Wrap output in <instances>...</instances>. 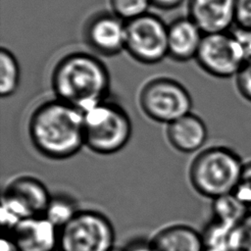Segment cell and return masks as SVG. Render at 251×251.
I'll return each mask as SVG.
<instances>
[{
  "instance_id": "obj_7",
  "label": "cell",
  "mask_w": 251,
  "mask_h": 251,
  "mask_svg": "<svg viewBox=\"0 0 251 251\" xmlns=\"http://www.w3.org/2000/svg\"><path fill=\"white\" fill-rule=\"evenodd\" d=\"M125 50L142 64L161 62L168 56V25L151 13L126 22Z\"/></svg>"
},
{
  "instance_id": "obj_2",
  "label": "cell",
  "mask_w": 251,
  "mask_h": 251,
  "mask_svg": "<svg viewBox=\"0 0 251 251\" xmlns=\"http://www.w3.org/2000/svg\"><path fill=\"white\" fill-rule=\"evenodd\" d=\"M110 84L107 67L86 52H74L61 58L51 75L56 99L82 112L107 100Z\"/></svg>"
},
{
  "instance_id": "obj_6",
  "label": "cell",
  "mask_w": 251,
  "mask_h": 251,
  "mask_svg": "<svg viewBox=\"0 0 251 251\" xmlns=\"http://www.w3.org/2000/svg\"><path fill=\"white\" fill-rule=\"evenodd\" d=\"M115 228L103 214L84 210L60 228L59 251H111Z\"/></svg>"
},
{
  "instance_id": "obj_29",
  "label": "cell",
  "mask_w": 251,
  "mask_h": 251,
  "mask_svg": "<svg viewBox=\"0 0 251 251\" xmlns=\"http://www.w3.org/2000/svg\"><path fill=\"white\" fill-rule=\"evenodd\" d=\"M203 251H221V250H217V249H213V248H207V247H204Z\"/></svg>"
},
{
  "instance_id": "obj_4",
  "label": "cell",
  "mask_w": 251,
  "mask_h": 251,
  "mask_svg": "<svg viewBox=\"0 0 251 251\" xmlns=\"http://www.w3.org/2000/svg\"><path fill=\"white\" fill-rule=\"evenodd\" d=\"M85 146L92 152L111 155L128 143L132 126L126 112L107 100L83 112Z\"/></svg>"
},
{
  "instance_id": "obj_10",
  "label": "cell",
  "mask_w": 251,
  "mask_h": 251,
  "mask_svg": "<svg viewBox=\"0 0 251 251\" xmlns=\"http://www.w3.org/2000/svg\"><path fill=\"white\" fill-rule=\"evenodd\" d=\"M20 251L59 250L60 229L44 216L22 221L10 233Z\"/></svg>"
},
{
  "instance_id": "obj_23",
  "label": "cell",
  "mask_w": 251,
  "mask_h": 251,
  "mask_svg": "<svg viewBox=\"0 0 251 251\" xmlns=\"http://www.w3.org/2000/svg\"><path fill=\"white\" fill-rule=\"evenodd\" d=\"M234 78L239 94L245 100L251 102V60L244 63Z\"/></svg>"
},
{
  "instance_id": "obj_1",
  "label": "cell",
  "mask_w": 251,
  "mask_h": 251,
  "mask_svg": "<svg viewBox=\"0 0 251 251\" xmlns=\"http://www.w3.org/2000/svg\"><path fill=\"white\" fill-rule=\"evenodd\" d=\"M28 133L33 146L44 157L69 159L85 145L83 112L59 99L46 101L32 112Z\"/></svg>"
},
{
  "instance_id": "obj_28",
  "label": "cell",
  "mask_w": 251,
  "mask_h": 251,
  "mask_svg": "<svg viewBox=\"0 0 251 251\" xmlns=\"http://www.w3.org/2000/svg\"><path fill=\"white\" fill-rule=\"evenodd\" d=\"M125 249L126 251H155L150 244V241H135Z\"/></svg>"
},
{
  "instance_id": "obj_26",
  "label": "cell",
  "mask_w": 251,
  "mask_h": 251,
  "mask_svg": "<svg viewBox=\"0 0 251 251\" xmlns=\"http://www.w3.org/2000/svg\"><path fill=\"white\" fill-rule=\"evenodd\" d=\"M185 0H151V4L162 10H173L180 6Z\"/></svg>"
},
{
  "instance_id": "obj_8",
  "label": "cell",
  "mask_w": 251,
  "mask_h": 251,
  "mask_svg": "<svg viewBox=\"0 0 251 251\" xmlns=\"http://www.w3.org/2000/svg\"><path fill=\"white\" fill-rule=\"evenodd\" d=\"M195 59L205 73L218 78L235 77L246 62L230 30L204 34Z\"/></svg>"
},
{
  "instance_id": "obj_5",
  "label": "cell",
  "mask_w": 251,
  "mask_h": 251,
  "mask_svg": "<svg viewBox=\"0 0 251 251\" xmlns=\"http://www.w3.org/2000/svg\"><path fill=\"white\" fill-rule=\"evenodd\" d=\"M139 105L149 119L169 125L191 113L192 98L180 82L162 76L143 85L139 94Z\"/></svg>"
},
{
  "instance_id": "obj_3",
  "label": "cell",
  "mask_w": 251,
  "mask_h": 251,
  "mask_svg": "<svg viewBox=\"0 0 251 251\" xmlns=\"http://www.w3.org/2000/svg\"><path fill=\"white\" fill-rule=\"evenodd\" d=\"M243 166L240 156L232 149L226 146L208 147L193 159L189 180L199 194L213 200L234 191Z\"/></svg>"
},
{
  "instance_id": "obj_30",
  "label": "cell",
  "mask_w": 251,
  "mask_h": 251,
  "mask_svg": "<svg viewBox=\"0 0 251 251\" xmlns=\"http://www.w3.org/2000/svg\"><path fill=\"white\" fill-rule=\"evenodd\" d=\"M111 251H126V249H122V248H117V247H114Z\"/></svg>"
},
{
  "instance_id": "obj_24",
  "label": "cell",
  "mask_w": 251,
  "mask_h": 251,
  "mask_svg": "<svg viewBox=\"0 0 251 251\" xmlns=\"http://www.w3.org/2000/svg\"><path fill=\"white\" fill-rule=\"evenodd\" d=\"M230 31L239 43L245 60H251V26L234 25Z\"/></svg>"
},
{
  "instance_id": "obj_18",
  "label": "cell",
  "mask_w": 251,
  "mask_h": 251,
  "mask_svg": "<svg viewBox=\"0 0 251 251\" xmlns=\"http://www.w3.org/2000/svg\"><path fill=\"white\" fill-rule=\"evenodd\" d=\"M77 212L78 210H76L75 205L70 198L55 196L51 197L43 216L60 229L67 225Z\"/></svg>"
},
{
  "instance_id": "obj_12",
  "label": "cell",
  "mask_w": 251,
  "mask_h": 251,
  "mask_svg": "<svg viewBox=\"0 0 251 251\" xmlns=\"http://www.w3.org/2000/svg\"><path fill=\"white\" fill-rule=\"evenodd\" d=\"M204 32L187 16L168 25V56L176 62L196 58Z\"/></svg>"
},
{
  "instance_id": "obj_17",
  "label": "cell",
  "mask_w": 251,
  "mask_h": 251,
  "mask_svg": "<svg viewBox=\"0 0 251 251\" xmlns=\"http://www.w3.org/2000/svg\"><path fill=\"white\" fill-rule=\"evenodd\" d=\"M21 70L15 55L7 48L0 51V94L1 97H10L20 84Z\"/></svg>"
},
{
  "instance_id": "obj_16",
  "label": "cell",
  "mask_w": 251,
  "mask_h": 251,
  "mask_svg": "<svg viewBox=\"0 0 251 251\" xmlns=\"http://www.w3.org/2000/svg\"><path fill=\"white\" fill-rule=\"evenodd\" d=\"M249 211V208L245 206L233 193L213 199V219L230 227L237 225Z\"/></svg>"
},
{
  "instance_id": "obj_21",
  "label": "cell",
  "mask_w": 251,
  "mask_h": 251,
  "mask_svg": "<svg viewBox=\"0 0 251 251\" xmlns=\"http://www.w3.org/2000/svg\"><path fill=\"white\" fill-rule=\"evenodd\" d=\"M227 251H251V211L231 228Z\"/></svg>"
},
{
  "instance_id": "obj_11",
  "label": "cell",
  "mask_w": 251,
  "mask_h": 251,
  "mask_svg": "<svg viewBox=\"0 0 251 251\" xmlns=\"http://www.w3.org/2000/svg\"><path fill=\"white\" fill-rule=\"evenodd\" d=\"M236 0H188V17L207 33L230 30L235 25Z\"/></svg>"
},
{
  "instance_id": "obj_9",
  "label": "cell",
  "mask_w": 251,
  "mask_h": 251,
  "mask_svg": "<svg viewBox=\"0 0 251 251\" xmlns=\"http://www.w3.org/2000/svg\"><path fill=\"white\" fill-rule=\"evenodd\" d=\"M126 23L113 13L95 15L85 25V42L100 55H117L126 48Z\"/></svg>"
},
{
  "instance_id": "obj_14",
  "label": "cell",
  "mask_w": 251,
  "mask_h": 251,
  "mask_svg": "<svg viewBox=\"0 0 251 251\" xmlns=\"http://www.w3.org/2000/svg\"><path fill=\"white\" fill-rule=\"evenodd\" d=\"M167 126L169 142L181 153L188 154L199 151L208 137V129L204 121L192 113Z\"/></svg>"
},
{
  "instance_id": "obj_25",
  "label": "cell",
  "mask_w": 251,
  "mask_h": 251,
  "mask_svg": "<svg viewBox=\"0 0 251 251\" xmlns=\"http://www.w3.org/2000/svg\"><path fill=\"white\" fill-rule=\"evenodd\" d=\"M234 25L251 26V0H236Z\"/></svg>"
},
{
  "instance_id": "obj_20",
  "label": "cell",
  "mask_w": 251,
  "mask_h": 251,
  "mask_svg": "<svg viewBox=\"0 0 251 251\" xmlns=\"http://www.w3.org/2000/svg\"><path fill=\"white\" fill-rule=\"evenodd\" d=\"M113 14L128 22L148 13L151 0H110Z\"/></svg>"
},
{
  "instance_id": "obj_27",
  "label": "cell",
  "mask_w": 251,
  "mask_h": 251,
  "mask_svg": "<svg viewBox=\"0 0 251 251\" xmlns=\"http://www.w3.org/2000/svg\"><path fill=\"white\" fill-rule=\"evenodd\" d=\"M0 251H20L10 235H3L0 242Z\"/></svg>"
},
{
  "instance_id": "obj_15",
  "label": "cell",
  "mask_w": 251,
  "mask_h": 251,
  "mask_svg": "<svg viewBox=\"0 0 251 251\" xmlns=\"http://www.w3.org/2000/svg\"><path fill=\"white\" fill-rule=\"evenodd\" d=\"M150 241L155 251H203L202 235L186 225H172L159 230Z\"/></svg>"
},
{
  "instance_id": "obj_13",
  "label": "cell",
  "mask_w": 251,
  "mask_h": 251,
  "mask_svg": "<svg viewBox=\"0 0 251 251\" xmlns=\"http://www.w3.org/2000/svg\"><path fill=\"white\" fill-rule=\"evenodd\" d=\"M3 194L19 203L30 217L43 216L52 197L39 179L28 176L10 181Z\"/></svg>"
},
{
  "instance_id": "obj_19",
  "label": "cell",
  "mask_w": 251,
  "mask_h": 251,
  "mask_svg": "<svg viewBox=\"0 0 251 251\" xmlns=\"http://www.w3.org/2000/svg\"><path fill=\"white\" fill-rule=\"evenodd\" d=\"M232 227L214 219L208 223L201 233L204 247L221 251H227L228 239Z\"/></svg>"
},
{
  "instance_id": "obj_22",
  "label": "cell",
  "mask_w": 251,
  "mask_h": 251,
  "mask_svg": "<svg viewBox=\"0 0 251 251\" xmlns=\"http://www.w3.org/2000/svg\"><path fill=\"white\" fill-rule=\"evenodd\" d=\"M232 193L245 206L251 208V161L244 163L240 179Z\"/></svg>"
}]
</instances>
